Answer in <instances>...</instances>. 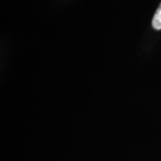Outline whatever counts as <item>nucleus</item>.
Returning <instances> with one entry per match:
<instances>
[{
  "label": "nucleus",
  "instance_id": "nucleus-1",
  "mask_svg": "<svg viewBox=\"0 0 161 161\" xmlns=\"http://www.w3.org/2000/svg\"><path fill=\"white\" fill-rule=\"evenodd\" d=\"M152 27L156 30H161V3L152 19Z\"/></svg>",
  "mask_w": 161,
  "mask_h": 161
}]
</instances>
